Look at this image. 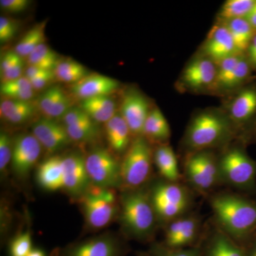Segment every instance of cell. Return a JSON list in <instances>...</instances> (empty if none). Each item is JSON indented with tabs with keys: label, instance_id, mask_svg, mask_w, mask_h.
Segmentation results:
<instances>
[{
	"label": "cell",
	"instance_id": "cell-1",
	"mask_svg": "<svg viewBox=\"0 0 256 256\" xmlns=\"http://www.w3.org/2000/svg\"><path fill=\"white\" fill-rule=\"evenodd\" d=\"M238 134L230 120L220 106L205 108L194 112L180 143L183 158L202 150L220 151Z\"/></svg>",
	"mask_w": 256,
	"mask_h": 256
},
{
	"label": "cell",
	"instance_id": "cell-2",
	"mask_svg": "<svg viewBox=\"0 0 256 256\" xmlns=\"http://www.w3.org/2000/svg\"><path fill=\"white\" fill-rule=\"evenodd\" d=\"M212 222L242 246L256 233V201L239 192H214L208 196Z\"/></svg>",
	"mask_w": 256,
	"mask_h": 256
},
{
	"label": "cell",
	"instance_id": "cell-3",
	"mask_svg": "<svg viewBox=\"0 0 256 256\" xmlns=\"http://www.w3.org/2000/svg\"><path fill=\"white\" fill-rule=\"evenodd\" d=\"M120 196L118 220L124 238L140 242H154L160 226L148 186L122 188Z\"/></svg>",
	"mask_w": 256,
	"mask_h": 256
},
{
	"label": "cell",
	"instance_id": "cell-4",
	"mask_svg": "<svg viewBox=\"0 0 256 256\" xmlns=\"http://www.w3.org/2000/svg\"><path fill=\"white\" fill-rule=\"evenodd\" d=\"M246 146L236 140L218 151L220 185L244 194H256V161L248 154Z\"/></svg>",
	"mask_w": 256,
	"mask_h": 256
},
{
	"label": "cell",
	"instance_id": "cell-5",
	"mask_svg": "<svg viewBox=\"0 0 256 256\" xmlns=\"http://www.w3.org/2000/svg\"><path fill=\"white\" fill-rule=\"evenodd\" d=\"M148 188L160 226L192 212L194 192L184 182L160 178Z\"/></svg>",
	"mask_w": 256,
	"mask_h": 256
},
{
	"label": "cell",
	"instance_id": "cell-6",
	"mask_svg": "<svg viewBox=\"0 0 256 256\" xmlns=\"http://www.w3.org/2000/svg\"><path fill=\"white\" fill-rule=\"evenodd\" d=\"M220 106L233 124L238 140L250 144L256 130V77L222 98Z\"/></svg>",
	"mask_w": 256,
	"mask_h": 256
},
{
	"label": "cell",
	"instance_id": "cell-7",
	"mask_svg": "<svg viewBox=\"0 0 256 256\" xmlns=\"http://www.w3.org/2000/svg\"><path fill=\"white\" fill-rule=\"evenodd\" d=\"M78 203L88 228H104L118 218L120 197L116 188H100L90 184L78 197Z\"/></svg>",
	"mask_w": 256,
	"mask_h": 256
},
{
	"label": "cell",
	"instance_id": "cell-8",
	"mask_svg": "<svg viewBox=\"0 0 256 256\" xmlns=\"http://www.w3.org/2000/svg\"><path fill=\"white\" fill-rule=\"evenodd\" d=\"M183 182L194 192L210 196L220 185L218 151L202 150L184 156Z\"/></svg>",
	"mask_w": 256,
	"mask_h": 256
},
{
	"label": "cell",
	"instance_id": "cell-9",
	"mask_svg": "<svg viewBox=\"0 0 256 256\" xmlns=\"http://www.w3.org/2000/svg\"><path fill=\"white\" fill-rule=\"evenodd\" d=\"M154 146L143 136L134 138L121 162V188L148 186L152 175Z\"/></svg>",
	"mask_w": 256,
	"mask_h": 256
},
{
	"label": "cell",
	"instance_id": "cell-10",
	"mask_svg": "<svg viewBox=\"0 0 256 256\" xmlns=\"http://www.w3.org/2000/svg\"><path fill=\"white\" fill-rule=\"evenodd\" d=\"M217 74V64L200 54L186 62L174 84L182 94L212 95Z\"/></svg>",
	"mask_w": 256,
	"mask_h": 256
},
{
	"label": "cell",
	"instance_id": "cell-11",
	"mask_svg": "<svg viewBox=\"0 0 256 256\" xmlns=\"http://www.w3.org/2000/svg\"><path fill=\"white\" fill-rule=\"evenodd\" d=\"M245 54H236L217 64V74L212 96L220 98L233 94L256 78Z\"/></svg>",
	"mask_w": 256,
	"mask_h": 256
},
{
	"label": "cell",
	"instance_id": "cell-12",
	"mask_svg": "<svg viewBox=\"0 0 256 256\" xmlns=\"http://www.w3.org/2000/svg\"><path fill=\"white\" fill-rule=\"evenodd\" d=\"M124 238L106 233L56 248L50 256H126L129 252Z\"/></svg>",
	"mask_w": 256,
	"mask_h": 256
},
{
	"label": "cell",
	"instance_id": "cell-13",
	"mask_svg": "<svg viewBox=\"0 0 256 256\" xmlns=\"http://www.w3.org/2000/svg\"><path fill=\"white\" fill-rule=\"evenodd\" d=\"M86 168L90 183L104 188H120L121 162L114 152L97 148L86 156Z\"/></svg>",
	"mask_w": 256,
	"mask_h": 256
},
{
	"label": "cell",
	"instance_id": "cell-14",
	"mask_svg": "<svg viewBox=\"0 0 256 256\" xmlns=\"http://www.w3.org/2000/svg\"><path fill=\"white\" fill-rule=\"evenodd\" d=\"M204 229L201 217L192 212L164 226V240L162 244L172 249L196 247Z\"/></svg>",
	"mask_w": 256,
	"mask_h": 256
},
{
	"label": "cell",
	"instance_id": "cell-15",
	"mask_svg": "<svg viewBox=\"0 0 256 256\" xmlns=\"http://www.w3.org/2000/svg\"><path fill=\"white\" fill-rule=\"evenodd\" d=\"M154 106L146 96L132 88L124 92L120 105V114L130 130L133 138L142 136L144 124Z\"/></svg>",
	"mask_w": 256,
	"mask_h": 256
},
{
	"label": "cell",
	"instance_id": "cell-16",
	"mask_svg": "<svg viewBox=\"0 0 256 256\" xmlns=\"http://www.w3.org/2000/svg\"><path fill=\"white\" fill-rule=\"evenodd\" d=\"M196 52L216 64L239 54L228 28L223 23L216 21Z\"/></svg>",
	"mask_w": 256,
	"mask_h": 256
},
{
	"label": "cell",
	"instance_id": "cell-17",
	"mask_svg": "<svg viewBox=\"0 0 256 256\" xmlns=\"http://www.w3.org/2000/svg\"><path fill=\"white\" fill-rule=\"evenodd\" d=\"M198 247L201 256H246L245 248L212 222L204 229Z\"/></svg>",
	"mask_w": 256,
	"mask_h": 256
},
{
	"label": "cell",
	"instance_id": "cell-18",
	"mask_svg": "<svg viewBox=\"0 0 256 256\" xmlns=\"http://www.w3.org/2000/svg\"><path fill=\"white\" fill-rule=\"evenodd\" d=\"M42 146L33 134H22L13 139L11 165L15 174L25 178L36 165Z\"/></svg>",
	"mask_w": 256,
	"mask_h": 256
},
{
	"label": "cell",
	"instance_id": "cell-19",
	"mask_svg": "<svg viewBox=\"0 0 256 256\" xmlns=\"http://www.w3.org/2000/svg\"><path fill=\"white\" fill-rule=\"evenodd\" d=\"M63 190L72 196H80L92 184L86 168V158L79 153L63 156Z\"/></svg>",
	"mask_w": 256,
	"mask_h": 256
},
{
	"label": "cell",
	"instance_id": "cell-20",
	"mask_svg": "<svg viewBox=\"0 0 256 256\" xmlns=\"http://www.w3.org/2000/svg\"><path fill=\"white\" fill-rule=\"evenodd\" d=\"M32 132L48 154L60 150L72 141L65 126L47 118L37 121Z\"/></svg>",
	"mask_w": 256,
	"mask_h": 256
},
{
	"label": "cell",
	"instance_id": "cell-21",
	"mask_svg": "<svg viewBox=\"0 0 256 256\" xmlns=\"http://www.w3.org/2000/svg\"><path fill=\"white\" fill-rule=\"evenodd\" d=\"M120 82L116 79L94 74L74 84L72 92L77 98L85 100L98 96H107L118 90Z\"/></svg>",
	"mask_w": 256,
	"mask_h": 256
},
{
	"label": "cell",
	"instance_id": "cell-22",
	"mask_svg": "<svg viewBox=\"0 0 256 256\" xmlns=\"http://www.w3.org/2000/svg\"><path fill=\"white\" fill-rule=\"evenodd\" d=\"M106 136L112 152L124 154L134 138L120 114H117L106 124Z\"/></svg>",
	"mask_w": 256,
	"mask_h": 256
},
{
	"label": "cell",
	"instance_id": "cell-23",
	"mask_svg": "<svg viewBox=\"0 0 256 256\" xmlns=\"http://www.w3.org/2000/svg\"><path fill=\"white\" fill-rule=\"evenodd\" d=\"M38 185L48 192L64 188L63 156H54L44 161L36 172Z\"/></svg>",
	"mask_w": 256,
	"mask_h": 256
},
{
	"label": "cell",
	"instance_id": "cell-24",
	"mask_svg": "<svg viewBox=\"0 0 256 256\" xmlns=\"http://www.w3.org/2000/svg\"><path fill=\"white\" fill-rule=\"evenodd\" d=\"M72 99L60 86H52L40 96L38 108L47 118L63 117L72 107Z\"/></svg>",
	"mask_w": 256,
	"mask_h": 256
},
{
	"label": "cell",
	"instance_id": "cell-25",
	"mask_svg": "<svg viewBox=\"0 0 256 256\" xmlns=\"http://www.w3.org/2000/svg\"><path fill=\"white\" fill-rule=\"evenodd\" d=\"M172 132L169 122L156 106L152 109L144 124L142 136L153 146L169 144Z\"/></svg>",
	"mask_w": 256,
	"mask_h": 256
},
{
	"label": "cell",
	"instance_id": "cell-26",
	"mask_svg": "<svg viewBox=\"0 0 256 256\" xmlns=\"http://www.w3.org/2000/svg\"><path fill=\"white\" fill-rule=\"evenodd\" d=\"M153 159L161 178L170 182H183L178 156L170 143L154 146Z\"/></svg>",
	"mask_w": 256,
	"mask_h": 256
},
{
	"label": "cell",
	"instance_id": "cell-27",
	"mask_svg": "<svg viewBox=\"0 0 256 256\" xmlns=\"http://www.w3.org/2000/svg\"><path fill=\"white\" fill-rule=\"evenodd\" d=\"M36 108L30 101L5 98L0 104L2 118L14 124H24L33 117Z\"/></svg>",
	"mask_w": 256,
	"mask_h": 256
},
{
	"label": "cell",
	"instance_id": "cell-28",
	"mask_svg": "<svg viewBox=\"0 0 256 256\" xmlns=\"http://www.w3.org/2000/svg\"><path fill=\"white\" fill-rule=\"evenodd\" d=\"M80 108L85 111L94 122H97L106 124L117 114L116 102L108 96L82 100Z\"/></svg>",
	"mask_w": 256,
	"mask_h": 256
},
{
	"label": "cell",
	"instance_id": "cell-29",
	"mask_svg": "<svg viewBox=\"0 0 256 256\" xmlns=\"http://www.w3.org/2000/svg\"><path fill=\"white\" fill-rule=\"evenodd\" d=\"M228 28L239 54H244L256 34V30L246 18L220 22Z\"/></svg>",
	"mask_w": 256,
	"mask_h": 256
},
{
	"label": "cell",
	"instance_id": "cell-30",
	"mask_svg": "<svg viewBox=\"0 0 256 256\" xmlns=\"http://www.w3.org/2000/svg\"><path fill=\"white\" fill-rule=\"evenodd\" d=\"M47 20L37 24L20 40L14 48V52L22 58H28L33 50L42 44L45 43V30Z\"/></svg>",
	"mask_w": 256,
	"mask_h": 256
},
{
	"label": "cell",
	"instance_id": "cell-31",
	"mask_svg": "<svg viewBox=\"0 0 256 256\" xmlns=\"http://www.w3.org/2000/svg\"><path fill=\"white\" fill-rule=\"evenodd\" d=\"M256 0H227L224 2L216 14V22H226L236 18H246Z\"/></svg>",
	"mask_w": 256,
	"mask_h": 256
},
{
	"label": "cell",
	"instance_id": "cell-32",
	"mask_svg": "<svg viewBox=\"0 0 256 256\" xmlns=\"http://www.w3.org/2000/svg\"><path fill=\"white\" fill-rule=\"evenodd\" d=\"M1 94L8 99L30 101L34 96L35 90L26 76H22L12 82H2Z\"/></svg>",
	"mask_w": 256,
	"mask_h": 256
},
{
	"label": "cell",
	"instance_id": "cell-33",
	"mask_svg": "<svg viewBox=\"0 0 256 256\" xmlns=\"http://www.w3.org/2000/svg\"><path fill=\"white\" fill-rule=\"evenodd\" d=\"M56 78L60 82L76 84L87 76V69L74 60H60L54 69Z\"/></svg>",
	"mask_w": 256,
	"mask_h": 256
},
{
	"label": "cell",
	"instance_id": "cell-34",
	"mask_svg": "<svg viewBox=\"0 0 256 256\" xmlns=\"http://www.w3.org/2000/svg\"><path fill=\"white\" fill-rule=\"evenodd\" d=\"M26 60L28 66L46 70H54L60 62L58 55L45 43L40 45L36 50H34Z\"/></svg>",
	"mask_w": 256,
	"mask_h": 256
},
{
	"label": "cell",
	"instance_id": "cell-35",
	"mask_svg": "<svg viewBox=\"0 0 256 256\" xmlns=\"http://www.w3.org/2000/svg\"><path fill=\"white\" fill-rule=\"evenodd\" d=\"M67 132L72 141L88 142L92 140L98 133L97 126L90 118L72 126H66Z\"/></svg>",
	"mask_w": 256,
	"mask_h": 256
},
{
	"label": "cell",
	"instance_id": "cell-36",
	"mask_svg": "<svg viewBox=\"0 0 256 256\" xmlns=\"http://www.w3.org/2000/svg\"><path fill=\"white\" fill-rule=\"evenodd\" d=\"M150 256H201L198 246L184 249H172L165 246L162 242H152L146 252Z\"/></svg>",
	"mask_w": 256,
	"mask_h": 256
},
{
	"label": "cell",
	"instance_id": "cell-37",
	"mask_svg": "<svg viewBox=\"0 0 256 256\" xmlns=\"http://www.w3.org/2000/svg\"><path fill=\"white\" fill-rule=\"evenodd\" d=\"M32 250V236L30 230L16 234L10 242V256H28Z\"/></svg>",
	"mask_w": 256,
	"mask_h": 256
},
{
	"label": "cell",
	"instance_id": "cell-38",
	"mask_svg": "<svg viewBox=\"0 0 256 256\" xmlns=\"http://www.w3.org/2000/svg\"><path fill=\"white\" fill-rule=\"evenodd\" d=\"M13 139L8 133L2 131L0 133V170L4 172L11 163L12 156Z\"/></svg>",
	"mask_w": 256,
	"mask_h": 256
},
{
	"label": "cell",
	"instance_id": "cell-39",
	"mask_svg": "<svg viewBox=\"0 0 256 256\" xmlns=\"http://www.w3.org/2000/svg\"><path fill=\"white\" fill-rule=\"evenodd\" d=\"M18 23L14 20L1 16L0 18V42L6 43L12 40L18 31Z\"/></svg>",
	"mask_w": 256,
	"mask_h": 256
},
{
	"label": "cell",
	"instance_id": "cell-40",
	"mask_svg": "<svg viewBox=\"0 0 256 256\" xmlns=\"http://www.w3.org/2000/svg\"><path fill=\"white\" fill-rule=\"evenodd\" d=\"M30 0H1L0 6L4 11L10 13H18L24 11L28 8Z\"/></svg>",
	"mask_w": 256,
	"mask_h": 256
},
{
	"label": "cell",
	"instance_id": "cell-41",
	"mask_svg": "<svg viewBox=\"0 0 256 256\" xmlns=\"http://www.w3.org/2000/svg\"><path fill=\"white\" fill-rule=\"evenodd\" d=\"M24 66V64L22 58H21L14 65L12 66L6 72L1 74L2 82H12V80L23 76Z\"/></svg>",
	"mask_w": 256,
	"mask_h": 256
},
{
	"label": "cell",
	"instance_id": "cell-42",
	"mask_svg": "<svg viewBox=\"0 0 256 256\" xmlns=\"http://www.w3.org/2000/svg\"><path fill=\"white\" fill-rule=\"evenodd\" d=\"M56 78L54 70H50L46 74H42L35 78L28 79L31 82L32 87L34 90H41L48 86Z\"/></svg>",
	"mask_w": 256,
	"mask_h": 256
},
{
	"label": "cell",
	"instance_id": "cell-43",
	"mask_svg": "<svg viewBox=\"0 0 256 256\" xmlns=\"http://www.w3.org/2000/svg\"><path fill=\"white\" fill-rule=\"evenodd\" d=\"M21 56L18 55L16 52H8L4 54L2 56L1 60H0V72L1 74H4L15 63L21 60Z\"/></svg>",
	"mask_w": 256,
	"mask_h": 256
},
{
	"label": "cell",
	"instance_id": "cell-44",
	"mask_svg": "<svg viewBox=\"0 0 256 256\" xmlns=\"http://www.w3.org/2000/svg\"><path fill=\"white\" fill-rule=\"evenodd\" d=\"M246 56L248 60L252 66L254 72H256V32L252 37L250 44L248 47L246 52L244 54Z\"/></svg>",
	"mask_w": 256,
	"mask_h": 256
},
{
	"label": "cell",
	"instance_id": "cell-45",
	"mask_svg": "<svg viewBox=\"0 0 256 256\" xmlns=\"http://www.w3.org/2000/svg\"><path fill=\"white\" fill-rule=\"evenodd\" d=\"M246 256H256V233L245 247Z\"/></svg>",
	"mask_w": 256,
	"mask_h": 256
},
{
	"label": "cell",
	"instance_id": "cell-46",
	"mask_svg": "<svg viewBox=\"0 0 256 256\" xmlns=\"http://www.w3.org/2000/svg\"><path fill=\"white\" fill-rule=\"evenodd\" d=\"M246 20L256 31V2L250 12L246 16Z\"/></svg>",
	"mask_w": 256,
	"mask_h": 256
},
{
	"label": "cell",
	"instance_id": "cell-47",
	"mask_svg": "<svg viewBox=\"0 0 256 256\" xmlns=\"http://www.w3.org/2000/svg\"><path fill=\"white\" fill-rule=\"evenodd\" d=\"M28 256H46L45 252H44L42 249L38 248H33V250L30 252V254H28Z\"/></svg>",
	"mask_w": 256,
	"mask_h": 256
},
{
	"label": "cell",
	"instance_id": "cell-48",
	"mask_svg": "<svg viewBox=\"0 0 256 256\" xmlns=\"http://www.w3.org/2000/svg\"><path fill=\"white\" fill-rule=\"evenodd\" d=\"M137 256H150L148 252H138Z\"/></svg>",
	"mask_w": 256,
	"mask_h": 256
},
{
	"label": "cell",
	"instance_id": "cell-49",
	"mask_svg": "<svg viewBox=\"0 0 256 256\" xmlns=\"http://www.w3.org/2000/svg\"><path fill=\"white\" fill-rule=\"evenodd\" d=\"M256 142V130L255 133H254V136H252V141H250V143Z\"/></svg>",
	"mask_w": 256,
	"mask_h": 256
}]
</instances>
